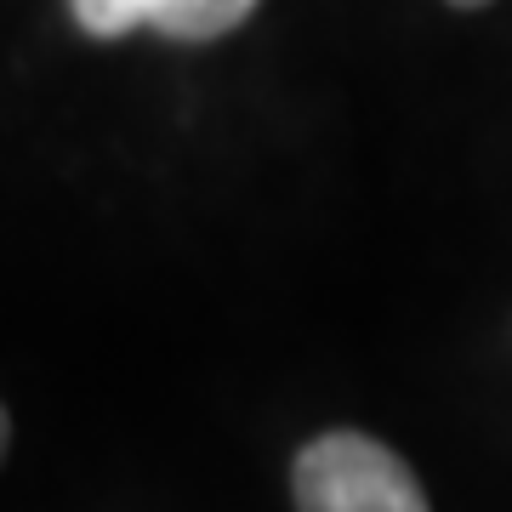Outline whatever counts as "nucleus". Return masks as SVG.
<instances>
[{
	"mask_svg": "<svg viewBox=\"0 0 512 512\" xmlns=\"http://www.w3.org/2000/svg\"><path fill=\"white\" fill-rule=\"evenodd\" d=\"M74 23L97 40H120L131 29H148V0H69Z\"/></svg>",
	"mask_w": 512,
	"mask_h": 512,
	"instance_id": "obj_3",
	"label": "nucleus"
},
{
	"mask_svg": "<svg viewBox=\"0 0 512 512\" xmlns=\"http://www.w3.org/2000/svg\"><path fill=\"white\" fill-rule=\"evenodd\" d=\"M450 6H467V12H473V6H490V0H450Z\"/></svg>",
	"mask_w": 512,
	"mask_h": 512,
	"instance_id": "obj_5",
	"label": "nucleus"
},
{
	"mask_svg": "<svg viewBox=\"0 0 512 512\" xmlns=\"http://www.w3.org/2000/svg\"><path fill=\"white\" fill-rule=\"evenodd\" d=\"M256 12V0H148V29L165 40H217Z\"/></svg>",
	"mask_w": 512,
	"mask_h": 512,
	"instance_id": "obj_2",
	"label": "nucleus"
},
{
	"mask_svg": "<svg viewBox=\"0 0 512 512\" xmlns=\"http://www.w3.org/2000/svg\"><path fill=\"white\" fill-rule=\"evenodd\" d=\"M6 439H12V421H6V410H0V456H6Z\"/></svg>",
	"mask_w": 512,
	"mask_h": 512,
	"instance_id": "obj_4",
	"label": "nucleus"
},
{
	"mask_svg": "<svg viewBox=\"0 0 512 512\" xmlns=\"http://www.w3.org/2000/svg\"><path fill=\"white\" fill-rule=\"evenodd\" d=\"M296 512H427V495L387 444L325 433L296 456Z\"/></svg>",
	"mask_w": 512,
	"mask_h": 512,
	"instance_id": "obj_1",
	"label": "nucleus"
}]
</instances>
